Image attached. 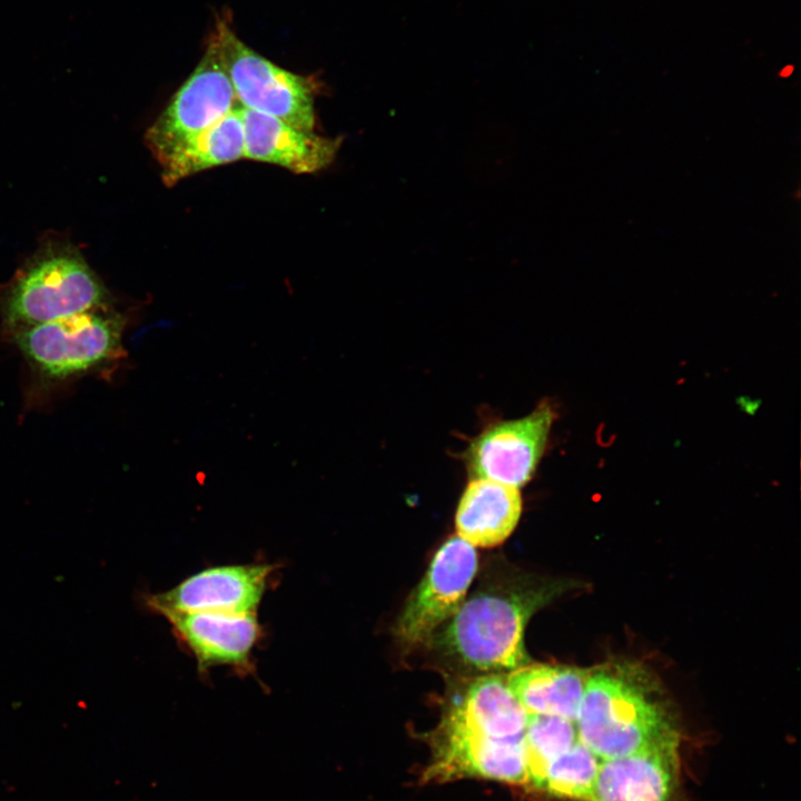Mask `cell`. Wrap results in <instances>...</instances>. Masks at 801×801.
I'll use <instances>...</instances> for the list:
<instances>
[{
    "instance_id": "6da1fadb",
    "label": "cell",
    "mask_w": 801,
    "mask_h": 801,
    "mask_svg": "<svg viewBox=\"0 0 801 801\" xmlns=\"http://www.w3.org/2000/svg\"><path fill=\"white\" fill-rule=\"evenodd\" d=\"M570 587L525 573L495 578L465 597L426 645L463 671L508 673L531 662L524 645L530 619Z\"/></svg>"
},
{
    "instance_id": "7a4b0ae2",
    "label": "cell",
    "mask_w": 801,
    "mask_h": 801,
    "mask_svg": "<svg viewBox=\"0 0 801 801\" xmlns=\"http://www.w3.org/2000/svg\"><path fill=\"white\" fill-rule=\"evenodd\" d=\"M656 685L634 664L591 671L575 721L578 740L604 760L678 735Z\"/></svg>"
},
{
    "instance_id": "3957f363",
    "label": "cell",
    "mask_w": 801,
    "mask_h": 801,
    "mask_svg": "<svg viewBox=\"0 0 801 801\" xmlns=\"http://www.w3.org/2000/svg\"><path fill=\"white\" fill-rule=\"evenodd\" d=\"M105 306L100 278L77 247L57 238L44 240L0 291V318L11 334Z\"/></svg>"
},
{
    "instance_id": "277c9868",
    "label": "cell",
    "mask_w": 801,
    "mask_h": 801,
    "mask_svg": "<svg viewBox=\"0 0 801 801\" xmlns=\"http://www.w3.org/2000/svg\"><path fill=\"white\" fill-rule=\"evenodd\" d=\"M125 324L120 314L105 306L20 330L12 338L36 370L62 379L125 358Z\"/></svg>"
},
{
    "instance_id": "5b68a950",
    "label": "cell",
    "mask_w": 801,
    "mask_h": 801,
    "mask_svg": "<svg viewBox=\"0 0 801 801\" xmlns=\"http://www.w3.org/2000/svg\"><path fill=\"white\" fill-rule=\"evenodd\" d=\"M214 36L241 108L314 131L316 86L313 79L263 57L241 41L224 20H218Z\"/></svg>"
},
{
    "instance_id": "8992f818",
    "label": "cell",
    "mask_w": 801,
    "mask_h": 801,
    "mask_svg": "<svg viewBox=\"0 0 801 801\" xmlns=\"http://www.w3.org/2000/svg\"><path fill=\"white\" fill-rule=\"evenodd\" d=\"M477 565L475 547L457 535L449 536L407 597L393 626L395 639L406 647L426 645L464 602Z\"/></svg>"
},
{
    "instance_id": "52a82bcc",
    "label": "cell",
    "mask_w": 801,
    "mask_h": 801,
    "mask_svg": "<svg viewBox=\"0 0 801 801\" xmlns=\"http://www.w3.org/2000/svg\"><path fill=\"white\" fill-rule=\"evenodd\" d=\"M238 106L212 34L196 68L146 131V145L160 161L176 146L215 125Z\"/></svg>"
},
{
    "instance_id": "ba28073f",
    "label": "cell",
    "mask_w": 801,
    "mask_h": 801,
    "mask_svg": "<svg viewBox=\"0 0 801 801\" xmlns=\"http://www.w3.org/2000/svg\"><path fill=\"white\" fill-rule=\"evenodd\" d=\"M556 412L547 400L528 415L496 422L466 448L464 461L471 478H484L514 487L531 481L545 452Z\"/></svg>"
},
{
    "instance_id": "9c48e42d",
    "label": "cell",
    "mask_w": 801,
    "mask_h": 801,
    "mask_svg": "<svg viewBox=\"0 0 801 801\" xmlns=\"http://www.w3.org/2000/svg\"><path fill=\"white\" fill-rule=\"evenodd\" d=\"M276 571L275 564L250 563L212 566L199 571L158 594L142 595L150 611L257 613Z\"/></svg>"
},
{
    "instance_id": "30bf717a",
    "label": "cell",
    "mask_w": 801,
    "mask_h": 801,
    "mask_svg": "<svg viewBox=\"0 0 801 801\" xmlns=\"http://www.w3.org/2000/svg\"><path fill=\"white\" fill-rule=\"evenodd\" d=\"M435 739L434 760L424 774L427 781L479 777L528 783L524 734L490 738L442 722Z\"/></svg>"
},
{
    "instance_id": "8fae6325",
    "label": "cell",
    "mask_w": 801,
    "mask_h": 801,
    "mask_svg": "<svg viewBox=\"0 0 801 801\" xmlns=\"http://www.w3.org/2000/svg\"><path fill=\"white\" fill-rule=\"evenodd\" d=\"M178 641L194 655L201 673L231 666L240 673L253 669V652L264 635L256 613L162 612Z\"/></svg>"
},
{
    "instance_id": "7c38bea8",
    "label": "cell",
    "mask_w": 801,
    "mask_h": 801,
    "mask_svg": "<svg viewBox=\"0 0 801 801\" xmlns=\"http://www.w3.org/2000/svg\"><path fill=\"white\" fill-rule=\"evenodd\" d=\"M679 735L636 752L601 760L590 801H673Z\"/></svg>"
},
{
    "instance_id": "4fadbf2b",
    "label": "cell",
    "mask_w": 801,
    "mask_h": 801,
    "mask_svg": "<svg viewBox=\"0 0 801 801\" xmlns=\"http://www.w3.org/2000/svg\"><path fill=\"white\" fill-rule=\"evenodd\" d=\"M244 159L266 162L294 174H314L336 158L344 136L325 137L285 121L241 108Z\"/></svg>"
},
{
    "instance_id": "5bb4252c",
    "label": "cell",
    "mask_w": 801,
    "mask_h": 801,
    "mask_svg": "<svg viewBox=\"0 0 801 801\" xmlns=\"http://www.w3.org/2000/svg\"><path fill=\"white\" fill-rule=\"evenodd\" d=\"M528 713L504 673L481 674L466 684L442 722L490 738L524 734Z\"/></svg>"
},
{
    "instance_id": "9a60e30c",
    "label": "cell",
    "mask_w": 801,
    "mask_h": 801,
    "mask_svg": "<svg viewBox=\"0 0 801 801\" xmlns=\"http://www.w3.org/2000/svg\"><path fill=\"white\" fill-rule=\"evenodd\" d=\"M521 514L517 487L471 478L455 513L456 535L474 547H493L513 533Z\"/></svg>"
},
{
    "instance_id": "2e32d148",
    "label": "cell",
    "mask_w": 801,
    "mask_h": 801,
    "mask_svg": "<svg viewBox=\"0 0 801 801\" xmlns=\"http://www.w3.org/2000/svg\"><path fill=\"white\" fill-rule=\"evenodd\" d=\"M591 670L528 662L505 673L511 691L528 714L576 721Z\"/></svg>"
},
{
    "instance_id": "e0dca14e",
    "label": "cell",
    "mask_w": 801,
    "mask_h": 801,
    "mask_svg": "<svg viewBox=\"0 0 801 801\" xmlns=\"http://www.w3.org/2000/svg\"><path fill=\"white\" fill-rule=\"evenodd\" d=\"M244 159L241 107L176 146L159 162L161 178L172 187L200 171Z\"/></svg>"
},
{
    "instance_id": "ac0fdd59",
    "label": "cell",
    "mask_w": 801,
    "mask_h": 801,
    "mask_svg": "<svg viewBox=\"0 0 801 801\" xmlns=\"http://www.w3.org/2000/svg\"><path fill=\"white\" fill-rule=\"evenodd\" d=\"M577 740L574 721L556 715L528 714L524 731L528 783L538 789L548 764Z\"/></svg>"
},
{
    "instance_id": "d6986e66",
    "label": "cell",
    "mask_w": 801,
    "mask_h": 801,
    "mask_svg": "<svg viewBox=\"0 0 801 801\" xmlns=\"http://www.w3.org/2000/svg\"><path fill=\"white\" fill-rule=\"evenodd\" d=\"M601 759L577 740L547 767L538 789L558 798L590 801Z\"/></svg>"
}]
</instances>
